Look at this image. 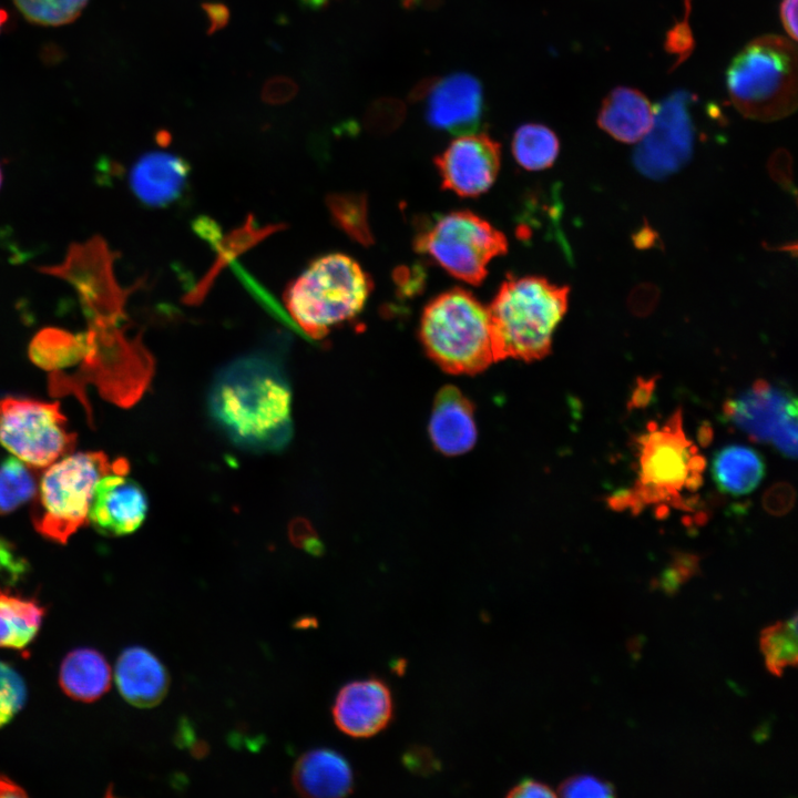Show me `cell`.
Here are the masks:
<instances>
[{
    "instance_id": "d590c367",
    "label": "cell",
    "mask_w": 798,
    "mask_h": 798,
    "mask_svg": "<svg viewBox=\"0 0 798 798\" xmlns=\"http://www.w3.org/2000/svg\"><path fill=\"white\" fill-rule=\"evenodd\" d=\"M297 84L287 76L269 79L263 86L262 98L268 104H283L297 93Z\"/></svg>"
},
{
    "instance_id": "4dcf8cb0",
    "label": "cell",
    "mask_w": 798,
    "mask_h": 798,
    "mask_svg": "<svg viewBox=\"0 0 798 798\" xmlns=\"http://www.w3.org/2000/svg\"><path fill=\"white\" fill-rule=\"evenodd\" d=\"M767 667L779 675L788 665L797 663V616L764 630L760 638Z\"/></svg>"
},
{
    "instance_id": "e0dca14e",
    "label": "cell",
    "mask_w": 798,
    "mask_h": 798,
    "mask_svg": "<svg viewBox=\"0 0 798 798\" xmlns=\"http://www.w3.org/2000/svg\"><path fill=\"white\" fill-rule=\"evenodd\" d=\"M331 714L344 734L354 738L375 736L392 718L391 692L383 681L376 677L350 682L338 692Z\"/></svg>"
},
{
    "instance_id": "44dd1931",
    "label": "cell",
    "mask_w": 798,
    "mask_h": 798,
    "mask_svg": "<svg viewBox=\"0 0 798 798\" xmlns=\"http://www.w3.org/2000/svg\"><path fill=\"white\" fill-rule=\"evenodd\" d=\"M291 781L294 789L304 797H344L354 789V773L339 753L316 748L296 760Z\"/></svg>"
},
{
    "instance_id": "d6986e66",
    "label": "cell",
    "mask_w": 798,
    "mask_h": 798,
    "mask_svg": "<svg viewBox=\"0 0 798 798\" xmlns=\"http://www.w3.org/2000/svg\"><path fill=\"white\" fill-rule=\"evenodd\" d=\"M429 436L434 448L447 456L466 453L474 446V407L457 387L446 386L437 393Z\"/></svg>"
},
{
    "instance_id": "ab89813d",
    "label": "cell",
    "mask_w": 798,
    "mask_h": 798,
    "mask_svg": "<svg viewBox=\"0 0 798 798\" xmlns=\"http://www.w3.org/2000/svg\"><path fill=\"white\" fill-rule=\"evenodd\" d=\"M508 797H555L556 794L545 784L534 779H522L507 794Z\"/></svg>"
},
{
    "instance_id": "30bf717a",
    "label": "cell",
    "mask_w": 798,
    "mask_h": 798,
    "mask_svg": "<svg viewBox=\"0 0 798 798\" xmlns=\"http://www.w3.org/2000/svg\"><path fill=\"white\" fill-rule=\"evenodd\" d=\"M0 444L32 469H42L70 453L76 434L59 402L7 397L0 399Z\"/></svg>"
},
{
    "instance_id": "5bb4252c",
    "label": "cell",
    "mask_w": 798,
    "mask_h": 798,
    "mask_svg": "<svg viewBox=\"0 0 798 798\" xmlns=\"http://www.w3.org/2000/svg\"><path fill=\"white\" fill-rule=\"evenodd\" d=\"M434 162L444 188L473 197L487 192L494 183L501 164V146L483 133L463 134Z\"/></svg>"
},
{
    "instance_id": "277c9868",
    "label": "cell",
    "mask_w": 798,
    "mask_h": 798,
    "mask_svg": "<svg viewBox=\"0 0 798 798\" xmlns=\"http://www.w3.org/2000/svg\"><path fill=\"white\" fill-rule=\"evenodd\" d=\"M372 282L350 256L330 253L315 258L284 290L285 307L297 326L314 339L355 318Z\"/></svg>"
},
{
    "instance_id": "cb8c5ba5",
    "label": "cell",
    "mask_w": 798,
    "mask_h": 798,
    "mask_svg": "<svg viewBox=\"0 0 798 798\" xmlns=\"http://www.w3.org/2000/svg\"><path fill=\"white\" fill-rule=\"evenodd\" d=\"M712 474L717 487L732 495H744L754 491L765 474L761 456L745 446H728L713 458Z\"/></svg>"
},
{
    "instance_id": "836d02e7",
    "label": "cell",
    "mask_w": 798,
    "mask_h": 798,
    "mask_svg": "<svg viewBox=\"0 0 798 798\" xmlns=\"http://www.w3.org/2000/svg\"><path fill=\"white\" fill-rule=\"evenodd\" d=\"M561 795L564 797H611L612 787L592 776H576L567 779L561 786Z\"/></svg>"
},
{
    "instance_id": "ba28073f",
    "label": "cell",
    "mask_w": 798,
    "mask_h": 798,
    "mask_svg": "<svg viewBox=\"0 0 798 798\" xmlns=\"http://www.w3.org/2000/svg\"><path fill=\"white\" fill-rule=\"evenodd\" d=\"M125 459L102 451L66 454L49 466L33 498L31 521L44 539L64 544L88 521L98 481Z\"/></svg>"
},
{
    "instance_id": "484cf974",
    "label": "cell",
    "mask_w": 798,
    "mask_h": 798,
    "mask_svg": "<svg viewBox=\"0 0 798 798\" xmlns=\"http://www.w3.org/2000/svg\"><path fill=\"white\" fill-rule=\"evenodd\" d=\"M284 227L283 224L258 226L253 216L248 215L239 227L222 238L217 246L218 249L215 262L196 286L186 294L184 301L188 305L200 304L208 293L219 272L229 262L269 235L282 231Z\"/></svg>"
},
{
    "instance_id": "9a60e30c",
    "label": "cell",
    "mask_w": 798,
    "mask_h": 798,
    "mask_svg": "<svg viewBox=\"0 0 798 798\" xmlns=\"http://www.w3.org/2000/svg\"><path fill=\"white\" fill-rule=\"evenodd\" d=\"M129 462L103 475L96 483L89 509L88 521L101 534L123 536L143 524L149 501L143 488L127 477Z\"/></svg>"
},
{
    "instance_id": "603a6c76",
    "label": "cell",
    "mask_w": 798,
    "mask_h": 798,
    "mask_svg": "<svg viewBox=\"0 0 798 798\" xmlns=\"http://www.w3.org/2000/svg\"><path fill=\"white\" fill-rule=\"evenodd\" d=\"M59 683L71 698L93 702L110 688L111 669L100 652L93 648H76L62 661Z\"/></svg>"
},
{
    "instance_id": "f35d334b",
    "label": "cell",
    "mask_w": 798,
    "mask_h": 798,
    "mask_svg": "<svg viewBox=\"0 0 798 798\" xmlns=\"http://www.w3.org/2000/svg\"><path fill=\"white\" fill-rule=\"evenodd\" d=\"M657 299V290L654 286H638L630 298L631 309L637 315L648 314L655 306Z\"/></svg>"
},
{
    "instance_id": "f546056e",
    "label": "cell",
    "mask_w": 798,
    "mask_h": 798,
    "mask_svg": "<svg viewBox=\"0 0 798 798\" xmlns=\"http://www.w3.org/2000/svg\"><path fill=\"white\" fill-rule=\"evenodd\" d=\"M326 204L332 222L339 229L361 245L372 243L367 219L366 196L356 193L329 194Z\"/></svg>"
},
{
    "instance_id": "83f0119b",
    "label": "cell",
    "mask_w": 798,
    "mask_h": 798,
    "mask_svg": "<svg viewBox=\"0 0 798 798\" xmlns=\"http://www.w3.org/2000/svg\"><path fill=\"white\" fill-rule=\"evenodd\" d=\"M555 133L542 124L521 125L513 135L512 152L516 162L531 171L550 167L559 154Z\"/></svg>"
},
{
    "instance_id": "7c38bea8",
    "label": "cell",
    "mask_w": 798,
    "mask_h": 798,
    "mask_svg": "<svg viewBox=\"0 0 798 798\" xmlns=\"http://www.w3.org/2000/svg\"><path fill=\"white\" fill-rule=\"evenodd\" d=\"M692 95L675 91L654 110L649 131L634 153L636 168L647 177H665L690 157L694 129L689 114Z\"/></svg>"
},
{
    "instance_id": "7bdbcfd3",
    "label": "cell",
    "mask_w": 798,
    "mask_h": 798,
    "mask_svg": "<svg viewBox=\"0 0 798 798\" xmlns=\"http://www.w3.org/2000/svg\"><path fill=\"white\" fill-rule=\"evenodd\" d=\"M204 9L211 21V31H215L227 22L228 11L224 6L217 3H205Z\"/></svg>"
},
{
    "instance_id": "3957f363",
    "label": "cell",
    "mask_w": 798,
    "mask_h": 798,
    "mask_svg": "<svg viewBox=\"0 0 798 798\" xmlns=\"http://www.w3.org/2000/svg\"><path fill=\"white\" fill-rule=\"evenodd\" d=\"M121 321L92 320L83 331L85 351L75 374L50 375L54 395L78 391L80 381L93 382L101 395L123 407L137 401L147 388L154 360L140 335L126 334Z\"/></svg>"
},
{
    "instance_id": "d4e9b609",
    "label": "cell",
    "mask_w": 798,
    "mask_h": 798,
    "mask_svg": "<svg viewBox=\"0 0 798 798\" xmlns=\"http://www.w3.org/2000/svg\"><path fill=\"white\" fill-rule=\"evenodd\" d=\"M44 614V606L35 598L0 589V647H27L37 636Z\"/></svg>"
},
{
    "instance_id": "8d00e7d4",
    "label": "cell",
    "mask_w": 798,
    "mask_h": 798,
    "mask_svg": "<svg viewBox=\"0 0 798 798\" xmlns=\"http://www.w3.org/2000/svg\"><path fill=\"white\" fill-rule=\"evenodd\" d=\"M403 763L411 771L427 775L439 767L434 755L426 747H412L403 755Z\"/></svg>"
},
{
    "instance_id": "f1b7e54d",
    "label": "cell",
    "mask_w": 798,
    "mask_h": 798,
    "mask_svg": "<svg viewBox=\"0 0 798 798\" xmlns=\"http://www.w3.org/2000/svg\"><path fill=\"white\" fill-rule=\"evenodd\" d=\"M32 468L18 458H7L0 464V515L9 514L32 500L38 481Z\"/></svg>"
},
{
    "instance_id": "ffe728a7",
    "label": "cell",
    "mask_w": 798,
    "mask_h": 798,
    "mask_svg": "<svg viewBox=\"0 0 798 798\" xmlns=\"http://www.w3.org/2000/svg\"><path fill=\"white\" fill-rule=\"evenodd\" d=\"M115 681L123 698L140 708L158 705L170 687V675L163 663L140 646L124 649L117 658Z\"/></svg>"
},
{
    "instance_id": "52a82bcc",
    "label": "cell",
    "mask_w": 798,
    "mask_h": 798,
    "mask_svg": "<svg viewBox=\"0 0 798 798\" xmlns=\"http://www.w3.org/2000/svg\"><path fill=\"white\" fill-rule=\"evenodd\" d=\"M796 45L781 35H763L747 43L727 69V90L746 117L770 122L797 108Z\"/></svg>"
},
{
    "instance_id": "ac0fdd59",
    "label": "cell",
    "mask_w": 798,
    "mask_h": 798,
    "mask_svg": "<svg viewBox=\"0 0 798 798\" xmlns=\"http://www.w3.org/2000/svg\"><path fill=\"white\" fill-rule=\"evenodd\" d=\"M190 165L183 157L164 151L143 154L132 166L129 184L133 195L150 207H166L186 190Z\"/></svg>"
},
{
    "instance_id": "4316f807",
    "label": "cell",
    "mask_w": 798,
    "mask_h": 798,
    "mask_svg": "<svg viewBox=\"0 0 798 798\" xmlns=\"http://www.w3.org/2000/svg\"><path fill=\"white\" fill-rule=\"evenodd\" d=\"M84 351L83 332L73 334L58 327L40 329L28 347L30 360L49 372H60L78 366Z\"/></svg>"
},
{
    "instance_id": "5b68a950",
    "label": "cell",
    "mask_w": 798,
    "mask_h": 798,
    "mask_svg": "<svg viewBox=\"0 0 798 798\" xmlns=\"http://www.w3.org/2000/svg\"><path fill=\"white\" fill-rule=\"evenodd\" d=\"M682 420L677 410L663 426L649 424L637 439V482L633 490L611 498L613 508L640 511L649 504L682 505L683 493L700 485L705 460L686 438Z\"/></svg>"
},
{
    "instance_id": "8fae6325",
    "label": "cell",
    "mask_w": 798,
    "mask_h": 798,
    "mask_svg": "<svg viewBox=\"0 0 798 798\" xmlns=\"http://www.w3.org/2000/svg\"><path fill=\"white\" fill-rule=\"evenodd\" d=\"M115 253L99 235L72 243L60 264L42 266L39 272L58 277L75 290L88 319L122 321L125 305L134 287L120 285L114 273Z\"/></svg>"
},
{
    "instance_id": "f6af8a7d",
    "label": "cell",
    "mask_w": 798,
    "mask_h": 798,
    "mask_svg": "<svg viewBox=\"0 0 798 798\" xmlns=\"http://www.w3.org/2000/svg\"><path fill=\"white\" fill-rule=\"evenodd\" d=\"M7 20H8L7 12L4 10L0 9V32Z\"/></svg>"
},
{
    "instance_id": "60d3db41",
    "label": "cell",
    "mask_w": 798,
    "mask_h": 798,
    "mask_svg": "<svg viewBox=\"0 0 798 798\" xmlns=\"http://www.w3.org/2000/svg\"><path fill=\"white\" fill-rule=\"evenodd\" d=\"M791 160L787 152H776L769 165L771 177L779 184L788 186L791 183Z\"/></svg>"
},
{
    "instance_id": "4fadbf2b",
    "label": "cell",
    "mask_w": 798,
    "mask_h": 798,
    "mask_svg": "<svg viewBox=\"0 0 798 798\" xmlns=\"http://www.w3.org/2000/svg\"><path fill=\"white\" fill-rule=\"evenodd\" d=\"M413 98L424 101L429 124L453 134L475 133L485 111L482 85L468 73L426 80L415 90Z\"/></svg>"
},
{
    "instance_id": "e575fe53",
    "label": "cell",
    "mask_w": 798,
    "mask_h": 798,
    "mask_svg": "<svg viewBox=\"0 0 798 798\" xmlns=\"http://www.w3.org/2000/svg\"><path fill=\"white\" fill-rule=\"evenodd\" d=\"M794 501V489L788 483L781 482L774 484L766 491L763 504L768 513L773 515H782L791 509Z\"/></svg>"
},
{
    "instance_id": "74e56055",
    "label": "cell",
    "mask_w": 798,
    "mask_h": 798,
    "mask_svg": "<svg viewBox=\"0 0 798 798\" xmlns=\"http://www.w3.org/2000/svg\"><path fill=\"white\" fill-rule=\"evenodd\" d=\"M293 542L311 554H319L323 550L321 543L308 523H294L291 529Z\"/></svg>"
},
{
    "instance_id": "7402d4cb",
    "label": "cell",
    "mask_w": 798,
    "mask_h": 798,
    "mask_svg": "<svg viewBox=\"0 0 798 798\" xmlns=\"http://www.w3.org/2000/svg\"><path fill=\"white\" fill-rule=\"evenodd\" d=\"M653 117L654 109L644 94L632 88L620 86L604 99L597 123L615 140L635 143L649 131Z\"/></svg>"
},
{
    "instance_id": "ee69618b",
    "label": "cell",
    "mask_w": 798,
    "mask_h": 798,
    "mask_svg": "<svg viewBox=\"0 0 798 798\" xmlns=\"http://www.w3.org/2000/svg\"><path fill=\"white\" fill-rule=\"evenodd\" d=\"M24 789L9 777L0 774V798L1 797H25Z\"/></svg>"
},
{
    "instance_id": "b9f144b4",
    "label": "cell",
    "mask_w": 798,
    "mask_h": 798,
    "mask_svg": "<svg viewBox=\"0 0 798 798\" xmlns=\"http://www.w3.org/2000/svg\"><path fill=\"white\" fill-rule=\"evenodd\" d=\"M780 18L789 38L797 39V0H782Z\"/></svg>"
},
{
    "instance_id": "bcb514c9",
    "label": "cell",
    "mask_w": 798,
    "mask_h": 798,
    "mask_svg": "<svg viewBox=\"0 0 798 798\" xmlns=\"http://www.w3.org/2000/svg\"><path fill=\"white\" fill-rule=\"evenodd\" d=\"M1 184H2V170H1V166H0V187H1Z\"/></svg>"
},
{
    "instance_id": "9c48e42d",
    "label": "cell",
    "mask_w": 798,
    "mask_h": 798,
    "mask_svg": "<svg viewBox=\"0 0 798 798\" xmlns=\"http://www.w3.org/2000/svg\"><path fill=\"white\" fill-rule=\"evenodd\" d=\"M416 249L431 257L452 276L480 284L488 265L508 249L505 236L469 211L438 217L416 237Z\"/></svg>"
},
{
    "instance_id": "d6a6232c",
    "label": "cell",
    "mask_w": 798,
    "mask_h": 798,
    "mask_svg": "<svg viewBox=\"0 0 798 798\" xmlns=\"http://www.w3.org/2000/svg\"><path fill=\"white\" fill-rule=\"evenodd\" d=\"M27 687L21 675L0 661V727L7 725L23 707Z\"/></svg>"
},
{
    "instance_id": "8992f818",
    "label": "cell",
    "mask_w": 798,
    "mask_h": 798,
    "mask_svg": "<svg viewBox=\"0 0 798 798\" xmlns=\"http://www.w3.org/2000/svg\"><path fill=\"white\" fill-rule=\"evenodd\" d=\"M419 336L428 356L449 374H478L497 361L488 307L462 288L424 307Z\"/></svg>"
},
{
    "instance_id": "2e32d148",
    "label": "cell",
    "mask_w": 798,
    "mask_h": 798,
    "mask_svg": "<svg viewBox=\"0 0 798 798\" xmlns=\"http://www.w3.org/2000/svg\"><path fill=\"white\" fill-rule=\"evenodd\" d=\"M724 413L751 440L771 443L785 427L797 422V401L789 391L758 380L727 400Z\"/></svg>"
},
{
    "instance_id": "6da1fadb",
    "label": "cell",
    "mask_w": 798,
    "mask_h": 798,
    "mask_svg": "<svg viewBox=\"0 0 798 798\" xmlns=\"http://www.w3.org/2000/svg\"><path fill=\"white\" fill-rule=\"evenodd\" d=\"M293 392L282 362L272 354L241 356L215 376L208 410L222 432L253 452L283 450L293 437Z\"/></svg>"
},
{
    "instance_id": "7a4b0ae2",
    "label": "cell",
    "mask_w": 798,
    "mask_h": 798,
    "mask_svg": "<svg viewBox=\"0 0 798 798\" xmlns=\"http://www.w3.org/2000/svg\"><path fill=\"white\" fill-rule=\"evenodd\" d=\"M570 288L542 277H509L488 307L497 361L545 357L566 313Z\"/></svg>"
},
{
    "instance_id": "1f68e13d",
    "label": "cell",
    "mask_w": 798,
    "mask_h": 798,
    "mask_svg": "<svg viewBox=\"0 0 798 798\" xmlns=\"http://www.w3.org/2000/svg\"><path fill=\"white\" fill-rule=\"evenodd\" d=\"M89 0H13L30 22L44 27H58L74 21Z\"/></svg>"
}]
</instances>
